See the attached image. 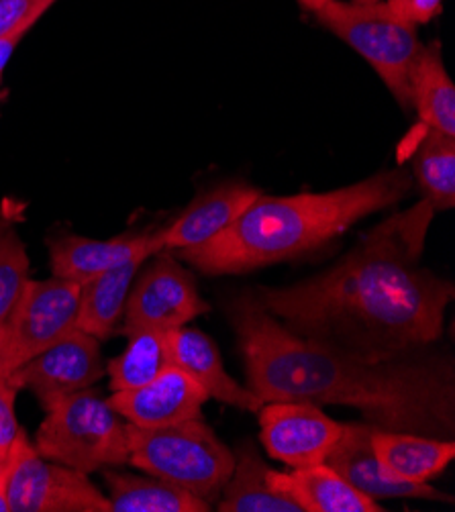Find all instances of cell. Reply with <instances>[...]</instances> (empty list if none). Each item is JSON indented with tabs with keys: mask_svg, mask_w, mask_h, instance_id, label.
<instances>
[{
	"mask_svg": "<svg viewBox=\"0 0 455 512\" xmlns=\"http://www.w3.org/2000/svg\"><path fill=\"white\" fill-rule=\"evenodd\" d=\"M209 394L178 366L166 368L151 382L113 392L109 398L115 411L131 425L156 429L198 419Z\"/></svg>",
	"mask_w": 455,
	"mask_h": 512,
	"instance_id": "13",
	"label": "cell"
},
{
	"mask_svg": "<svg viewBox=\"0 0 455 512\" xmlns=\"http://www.w3.org/2000/svg\"><path fill=\"white\" fill-rule=\"evenodd\" d=\"M143 264L145 260H133L84 282L80 288L78 329L98 341L117 335L129 292Z\"/></svg>",
	"mask_w": 455,
	"mask_h": 512,
	"instance_id": "19",
	"label": "cell"
},
{
	"mask_svg": "<svg viewBox=\"0 0 455 512\" xmlns=\"http://www.w3.org/2000/svg\"><path fill=\"white\" fill-rule=\"evenodd\" d=\"M129 464L213 504L233 474L235 453L198 419L143 429L127 423Z\"/></svg>",
	"mask_w": 455,
	"mask_h": 512,
	"instance_id": "5",
	"label": "cell"
},
{
	"mask_svg": "<svg viewBox=\"0 0 455 512\" xmlns=\"http://www.w3.org/2000/svg\"><path fill=\"white\" fill-rule=\"evenodd\" d=\"M411 107L427 129L455 137V86L441 58L439 43L423 45L411 76Z\"/></svg>",
	"mask_w": 455,
	"mask_h": 512,
	"instance_id": "22",
	"label": "cell"
},
{
	"mask_svg": "<svg viewBox=\"0 0 455 512\" xmlns=\"http://www.w3.org/2000/svg\"><path fill=\"white\" fill-rule=\"evenodd\" d=\"M105 372L100 341L76 327L17 368L9 380L17 390H31L45 411L56 400L90 388Z\"/></svg>",
	"mask_w": 455,
	"mask_h": 512,
	"instance_id": "11",
	"label": "cell"
},
{
	"mask_svg": "<svg viewBox=\"0 0 455 512\" xmlns=\"http://www.w3.org/2000/svg\"><path fill=\"white\" fill-rule=\"evenodd\" d=\"M170 351L172 366H178L194 382H198L209 398L247 413H258L266 404L225 372L221 351L207 333L188 327L170 331Z\"/></svg>",
	"mask_w": 455,
	"mask_h": 512,
	"instance_id": "16",
	"label": "cell"
},
{
	"mask_svg": "<svg viewBox=\"0 0 455 512\" xmlns=\"http://www.w3.org/2000/svg\"><path fill=\"white\" fill-rule=\"evenodd\" d=\"M56 0H0V35L17 29L33 15H43Z\"/></svg>",
	"mask_w": 455,
	"mask_h": 512,
	"instance_id": "27",
	"label": "cell"
},
{
	"mask_svg": "<svg viewBox=\"0 0 455 512\" xmlns=\"http://www.w3.org/2000/svg\"><path fill=\"white\" fill-rule=\"evenodd\" d=\"M435 209L419 200L374 227L331 270L256 292L294 335L378 364L437 341L453 282L421 266Z\"/></svg>",
	"mask_w": 455,
	"mask_h": 512,
	"instance_id": "1",
	"label": "cell"
},
{
	"mask_svg": "<svg viewBox=\"0 0 455 512\" xmlns=\"http://www.w3.org/2000/svg\"><path fill=\"white\" fill-rule=\"evenodd\" d=\"M164 251L162 229L145 233H125L115 239H88L62 235L49 241L52 276L78 282L80 286L113 268L133 260H149Z\"/></svg>",
	"mask_w": 455,
	"mask_h": 512,
	"instance_id": "14",
	"label": "cell"
},
{
	"mask_svg": "<svg viewBox=\"0 0 455 512\" xmlns=\"http://www.w3.org/2000/svg\"><path fill=\"white\" fill-rule=\"evenodd\" d=\"M274 490L292 498L302 512H382L380 504L345 482L331 466L298 468L290 474L268 470Z\"/></svg>",
	"mask_w": 455,
	"mask_h": 512,
	"instance_id": "17",
	"label": "cell"
},
{
	"mask_svg": "<svg viewBox=\"0 0 455 512\" xmlns=\"http://www.w3.org/2000/svg\"><path fill=\"white\" fill-rule=\"evenodd\" d=\"M413 178L435 211L455 204V137L425 129L413 156Z\"/></svg>",
	"mask_w": 455,
	"mask_h": 512,
	"instance_id": "24",
	"label": "cell"
},
{
	"mask_svg": "<svg viewBox=\"0 0 455 512\" xmlns=\"http://www.w3.org/2000/svg\"><path fill=\"white\" fill-rule=\"evenodd\" d=\"M3 459H5V457H0V464H3Z\"/></svg>",
	"mask_w": 455,
	"mask_h": 512,
	"instance_id": "34",
	"label": "cell"
},
{
	"mask_svg": "<svg viewBox=\"0 0 455 512\" xmlns=\"http://www.w3.org/2000/svg\"><path fill=\"white\" fill-rule=\"evenodd\" d=\"M229 319L245 360L247 388L260 400L353 406L374 429L453 441L455 368L447 357L356 360L294 335L264 309L256 292L239 294Z\"/></svg>",
	"mask_w": 455,
	"mask_h": 512,
	"instance_id": "2",
	"label": "cell"
},
{
	"mask_svg": "<svg viewBox=\"0 0 455 512\" xmlns=\"http://www.w3.org/2000/svg\"><path fill=\"white\" fill-rule=\"evenodd\" d=\"M372 447L380 462L400 480L429 484L455 459V443L400 431H372Z\"/></svg>",
	"mask_w": 455,
	"mask_h": 512,
	"instance_id": "18",
	"label": "cell"
},
{
	"mask_svg": "<svg viewBox=\"0 0 455 512\" xmlns=\"http://www.w3.org/2000/svg\"><path fill=\"white\" fill-rule=\"evenodd\" d=\"M0 351H3V335H0Z\"/></svg>",
	"mask_w": 455,
	"mask_h": 512,
	"instance_id": "33",
	"label": "cell"
},
{
	"mask_svg": "<svg viewBox=\"0 0 455 512\" xmlns=\"http://www.w3.org/2000/svg\"><path fill=\"white\" fill-rule=\"evenodd\" d=\"M411 190V170L390 168L329 192L262 194L221 235L178 249V255L209 276L247 274L325 247L366 217L394 207Z\"/></svg>",
	"mask_w": 455,
	"mask_h": 512,
	"instance_id": "3",
	"label": "cell"
},
{
	"mask_svg": "<svg viewBox=\"0 0 455 512\" xmlns=\"http://www.w3.org/2000/svg\"><path fill=\"white\" fill-rule=\"evenodd\" d=\"M258 413L268 455L292 470L325 464L343 431V423L305 400L266 402Z\"/></svg>",
	"mask_w": 455,
	"mask_h": 512,
	"instance_id": "10",
	"label": "cell"
},
{
	"mask_svg": "<svg viewBox=\"0 0 455 512\" xmlns=\"http://www.w3.org/2000/svg\"><path fill=\"white\" fill-rule=\"evenodd\" d=\"M262 196L245 182H227L196 196L178 219L162 229L164 251L198 247L221 235Z\"/></svg>",
	"mask_w": 455,
	"mask_h": 512,
	"instance_id": "15",
	"label": "cell"
},
{
	"mask_svg": "<svg viewBox=\"0 0 455 512\" xmlns=\"http://www.w3.org/2000/svg\"><path fill=\"white\" fill-rule=\"evenodd\" d=\"M29 282L27 247L9 215H0V325H3Z\"/></svg>",
	"mask_w": 455,
	"mask_h": 512,
	"instance_id": "25",
	"label": "cell"
},
{
	"mask_svg": "<svg viewBox=\"0 0 455 512\" xmlns=\"http://www.w3.org/2000/svg\"><path fill=\"white\" fill-rule=\"evenodd\" d=\"M374 427L364 423H345L339 441L325 459L345 482L372 500L380 498H413V500H435L453 502V496L429 486L413 484L394 476L374 453L372 447Z\"/></svg>",
	"mask_w": 455,
	"mask_h": 512,
	"instance_id": "12",
	"label": "cell"
},
{
	"mask_svg": "<svg viewBox=\"0 0 455 512\" xmlns=\"http://www.w3.org/2000/svg\"><path fill=\"white\" fill-rule=\"evenodd\" d=\"M15 464V447L0 464V512H11L9 508V480Z\"/></svg>",
	"mask_w": 455,
	"mask_h": 512,
	"instance_id": "30",
	"label": "cell"
},
{
	"mask_svg": "<svg viewBox=\"0 0 455 512\" xmlns=\"http://www.w3.org/2000/svg\"><path fill=\"white\" fill-rule=\"evenodd\" d=\"M80 284L64 278L27 282L15 311L0 325V376L9 378L35 355L78 327Z\"/></svg>",
	"mask_w": 455,
	"mask_h": 512,
	"instance_id": "7",
	"label": "cell"
},
{
	"mask_svg": "<svg viewBox=\"0 0 455 512\" xmlns=\"http://www.w3.org/2000/svg\"><path fill=\"white\" fill-rule=\"evenodd\" d=\"M125 351L109 362L111 390H131L143 386L172 366L170 331L135 329L125 333Z\"/></svg>",
	"mask_w": 455,
	"mask_h": 512,
	"instance_id": "23",
	"label": "cell"
},
{
	"mask_svg": "<svg viewBox=\"0 0 455 512\" xmlns=\"http://www.w3.org/2000/svg\"><path fill=\"white\" fill-rule=\"evenodd\" d=\"M154 260L133 284L125 306V323L119 333L135 329L176 331L192 319L207 315L211 304L198 294L194 276L170 251L156 253Z\"/></svg>",
	"mask_w": 455,
	"mask_h": 512,
	"instance_id": "9",
	"label": "cell"
},
{
	"mask_svg": "<svg viewBox=\"0 0 455 512\" xmlns=\"http://www.w3.org/2000/svg\"><path fill=\"white\" fill-rule=\"evenodd\" d=\"M315 15L374 68L402 109L411 107V76L423 49L415 23L388 0H333Z\"/></svg>",
	"mask_w": 455,
	"mask_h": 512,
	"instance_id": "6",
	"label": "cell"
},
{
	"mask_svg": "<svg viewBox=\"0 0 455 512\" xmlns=\"http://www.w3.org/2000/svg\"><path fill=\"white\" fill-rule=\"evenodd\" d=\"M235 453L233 474L221 490L217 510L221 512H302L286 494L274 490L268 482V466L258 449L241 443Z\"/></svg>",
	"mask_w": 455,
	"mask_h": 512,
	"instance_id": "20",
	"label": "cell"
},
{
	"mask_svg": "<svg viewBox=\"0 0 455 512\" xmlns=\"http://www.w3.org/2000/svg\"><path fill=\"white\" fill-rule=\"evenodd\" d=\"M443 0H407V5L402 9V15L411 23H429L441 13Z\"/></svg>",
	"mask_w": 455,
	"mask_h": 512,
	"instance_id": "29",
	"label": "cell"
},
{
	"mask_svg": "<svg viewBox=\"0 0 455 512\" xmlns=\"http://www.w3.org/2000/svg\"><path fill=\"white\" fill-rule=\"evenodd\" d=\"M17 394L19 390L11 384V380L0 376V457H7L25 433L15 415Z\"/></svg>",
	"mask_w": 455,
	"mask_h": 512,
	"instance_id": "26",
	"label": "cell"
},
{
	"mask_svg": "<svg viewBox=\"0 0 455 512\" xmlns=\"http://www.w3.org/2000/svg\"><path fill=\"white\" fill-rule=\"evenodd\" d=\"M388 3L402 15V9H404V5H407V0H388ZM404 17V15H402Z\"/></svg>",
	"mask_w": 455,
	"mask_h": 512,
	"instance_id": "32",
	"label": "cell"
},
{
	"mask_svg": "<svg viewBox=\"0 0 455 512\" xmlns=\"http://www.w3.org/2000/svg\"><path fill=\"white\" fill-rule=\"evenodd\" d=\"M298 3H300L302 7H305V9L317 13V11H321L323 7H327L329 3H333V0H298Z\"/></svg>",
	"mask_w": 455,
	"mask_h": 512,
	"instance_id": "31",
	"label": "cell"
},
{
	"mask_svg": "<svg viewBox=\"0 0 455 512\" xmlns=\"http://www.w3.org/2000/svg\"><path fill=\"white\" fill-rule=\"evenodd\" d=\"M9 508L11 512H111V502L88 474L41 457L23 433L15 445Z\"/></svg>",
	"mask_w": 455,
	"mask_h": 512,
	"instance_id": "8",
	"label": "cell"
},
{
	"mask_svg": "<svg viewBox=\"0 0 455 512\" xmlns=\"http://www.w3.org/2000/svg\"><path fill=\"white\" fill-rule=\"evenodd\" d=\"M111 512H209L213 504L162 478L103 470Z\"/></svg>",
	"mask_w": 455,
	"mask_h": 512,
	"instance_id": "21",
	"label": "cell"
},
{
	"mask_svg": "<svg viewBox=\"0 0 455 512\" xmlns=\"http://www.w3.org/2000/svg\"><path fill=\"white\" fill-rule=\"evenodd\" d=\"M43 15H33L31 19H27L25 23H21L17 29L9 31L7 35H0V78H3V72L9 64V60L13 58V51L17 49V45L21 43V39L25 37V33L41 19Z\"/></svg>",
	"mask_w": 455,
	"mask_h": 512,
	"instance_id": "28",
	"label": "cell"
},
{
	"mask_svg": "<svg viewBox=\"0 0 455 512\" xmlns=\"http://www.w3.org/2000/svg\"><path fill=\"white\" fill-rule=\"evenodd\" d=\"M33 447L82 474L103 472L129 464V429L109 398L90 386L45 408Z\"/></svg>",
	"mask_w": 455,
	"mask_h": 512,
	"instance_id": "4",
	"label": "cell"
}]
</instances>
